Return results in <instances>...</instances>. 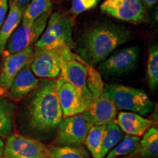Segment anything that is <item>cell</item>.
<instances>
[{"label": "cell", "mask_w": 158, "mask_h": 158, "mask_svg": "<svg viewBox=\"0 0 158 158\" xmlns=\"http://www.w3.org/2000/svg\"><path fill=\"white\" fill-rule=\"evenodd\" d=\"M29 95L23 110L27 127L35 135H48L63 119L56 89V81L43 78Z\"/></svg>", "instance_id": "obj_1"}, {"label": "cell", "mask_w": 158, "mask_h": 158, "mask_svg": "<svg viewBox=\"0 0 158 158\" xmlns=\"http://www.w3.org/2000/svg\"><path fill=\"white\" fill-rule=\"evenodd\" d=\"M130 38L131 33L123 25L111 22L97 23L81 34L76 45L77 54L94 67Z\"/></svg>", "instance_id": "obj_2"}, {"label": "cell", "mask_w": 158, "mask_h": 158, "mask_svg": "<svg viewBox=\"0 0 158 158\" xmlns=\"http://www.w3.org/2000/svg\"><path fill=\"white\" fill-rule=\"evenodd\" d=\"M74 19L72 16L56 12L50 15L42 35L33 45L34 51L70 47L73 43Z\"/></svg>", "instance_id": "obj_3"}, {"label": "cell", "mask_w": 158, "mask_h": 158, "mask_svg": "<svg viewBox=\"0 0 158 158\" xmlns=\"http://www.w3.org/2000/svg\"><path fill=\"white\" fill-rule=\"evenodd\" d=\"M103 95L111 101L117 110H124L147 115L153 109V102L143 90L120 84L104 86Z\"/></svg>", "instance_id": "obj_4"}, {"label": "cell", "mask_w": 158, "mask_h": 158, "mask_svg": "<svg viewBox=\"0 0 158 158\" xmlns=\"http://www.w3.org/2000/svg\"><path fill=\"white\" fill-rule=\"evenodd\" d=\"M89 64L73 52L70 47H65L61 59L62 77L70 82L78 90L86 103L89 106L92 95L88 88Z\"/></svg>", "instance_id": "obj_5"}, {"label": "cell", "mask_w": 158, "mask_h": 158, "mask_svg": "<svg viewBox=\"0 0 158 158\" xmlns=\"http://www.w3.org/2000/svg\"><path fill=\"white\" fill-rule=\"evenodd\" d=\"M50 15L51 13H47L30 24L21 23L7 40L2 55L5 57L33 46L44 31Z\"/></svg>", "instance_id": "obj_6"}, {"label": "cell", "mask_w": 158, "mask_h": 158, "mask_svg": "<svg viewBox=\"0 0 158 158\" xmlns=\"http://www.w3.org/2000/svg\"><path fill=\"white\" fill-rule=\"evenodd\" d=\"M104 84L102 80L96 81L89 86L92 95V101L87 110L83 114L92 125H103L114 121L117 108L109 99L103 95Z\"/></svg>", "instance_id": "obj_7"}, {"label": "cell", "mask_w": 158, "mask_h": 158, "mask_svg": "<svg viewBox=\"0 0 158 158\" xmlns=\"http://www.w3.org/2000/svg\"><path fill=\"white\" fill-rule=\"evenodd\" d=\"M92 126L89 120L83 113L64 118L57 127L56 146H82Z\"/></svg>", "instance_id": "obj_8"}, {"label": "cell", "mask_w": 158, "mask_h": 158, "mask_svg": "<svg viewBox=\"0 0 158 158\" xmlns=\"http://www.w3.org/2000/svg\"><path fill=\"white\" fill-rule=\"evenodd\" d=\"M104 13L133 23L149 22V15L140 0H105L100 5Z\"/></svg>", "instance_id": "obj_9"}, {"label": "cell", "mask_w": 158, "mask_h": 158, "mask_svg": "<svg viewBox=\"0 0 158 158\" xmlns=\"http://www.w3.org/2000/svg\"><path fill=\"white\" fill-rule=\"evenodd\" d=\"M2 158H51L48 147L34 138L19 134L10 135Z\"/></svg>", "instance_id": "obj_10"}, {"label": "cell", "mask_w": 158, "mask_h": 158, "mask_svg": "<svg viewBox=\"0 0 158 158\" xmlns=\"http://www.w3.org/2000/svg\"><path fill=\"white\" fill-rule=\"evenodd\" d=\"M139 56L140 48L137 46L115 51L101 62L100 73L106 78L127 74L136 68Z\"/></svg>", "instance_id": "obj_11"}, {"label": "cell", "mask_w": 158, "mask_h": 158, "mask_svg": "<svg viewBox=\"0 0 158 158\" xmlns=\"http://www.w3.org/2000/svg\"><path fill=\"white\" fill-rule=\"evenodd\" d=\"M64 48L33 51L30 68L35 76L45 79L58 77L60 74L61 59Z\"/></svg>", "instance_id": "obj_12"}, {"label": "cell", "mask_w": 158, "mask_h": 158, "mask_svg": "<svg viewBox=\"0 0 158 158\" xmlns=\"http://www.w3.org/2000/svg\"><path fill=\"white\" fill-rule=\"evenodd\" d=\"M56 89L63 118L77 115L87 110L88 105L78 90L63 77L61 76L57 79Z\"/></svg>", "instance_id": "obj_13"}, {"label": "cell", "mask_w": 158, "mask_h": 158, "mask_svg": "<svg viewBox=\"0 0 158 158\" xmlns=\"http://www.w3.org/2000/svg\"><path fill=\"white\" fill-rule=\"evenodd\" d=\"M33 46L17 54L5 56L0 71V96L6 95L12 83L19 71L26 64L31 62L33 56Z\"/></svg>", "instance_id": "obj_14"}, {"label": "cell", "mask_w": 158, "mask_h": 158, "mask_svg": "<svg viewBox=\"0 0 158 158\" xmlns=\"http://www.w3.org/2000/svg\"><path fill=\"white\" fill-rule=\"evenodd\" d=\"M40 80L31 70L30 62L25 65L12 83L7 95L14 101H19L37 87Z\"/></svg>", "instance_id": "obj_15"}, {"label": "cell", "mask_w": 158, "mask_h": 158, "mask_svg": "<svg viewBox=\"0 0 158 158\" xmlns=\"http://www.w3.org/2000/svg\"><path fill=\"white\" fill-rule=\"evenodd\" d=\"M116 123L127 135L141 137L152 125V121L134 112H120Z\"/></svg>", "instance_id": "obj_16"}, {"label": "cell", "mask_w": 158, "mask_h": 158, "mask_svg": "<svg viewBox=\"0 0 158 158\" xmlns=\"http://www.w3.org/2000/svg\"><path fill=\"white\" fill-rule=\"evenodd\" d=\"M23 13V10L13 0H9V11L0 28V55L2 54L7 40L21 23Z\"/></svg>", "instance_id": "obj_17"}, {"label": "cell", "mask_w": 158, "mask_h": 158, "mask_svg": "<svg viewBox=\"0 0 158 158\" xmlns=\"http://www.w3.org/2000/svg\"><path fill=\"white\" fill-rule=\"evenodd\" d=\"M135 154L142 158L157 157L158 155V130L150 127L140 140Z\"/></svg>", "instance_id": "obj_18"}, {"label": "cell", "mask_w": 158, "mask_h": 158, "mask_svg": "<svg viewBox=\"0 0 158 158\" xmlns=\"http://www.w3.org/2000/svg\"><path fill=\"white\" fill-rule=\"evenodd\" d=\"M15 106L13 102L0 96V137L7 138L13 128Z\"/></svg>", "instance_id": "obj_19"}, {"label": "cell", "mask_w": 158, "mask_h": 158, "mask_svg": "<svg viewBox=\"0 0 158 158\" xmlns=\"http://www.w3.org/2000/svg\"><path fill=\"white\" fill-rule=\"evenodd\" d=\"M52 6V0H31L23 11L21 23L30 24L33 23L42 15L51 13Z\"/></svg>", "instance_id": "obj_20"}, {"label": "cell", "mask_w": 158, "mask_h": 158, "mask_svg": "<svg viewBox=\"0 0 158 158\" xmlns=\"http://www.w3.org/2000/svg\"><path fill=\"white\" fill-rule=\"evenodd\" d=\"M124 136L123 131L115 121L106 124L102 142V158H105L108 152L123 139Z\"/></svg>", "instance_id": "obj_21"}, {"label": "cell", "mask_w": 158, "mask_h": 158, "mask_svg": "<svg viewBox=\"0 0 158 158\" xmlns=\"http://www.w3.org/2000/svg\"><path fill=\"white\" fill-rule=\"evenodd\" d=\"M105 128L106 124L92 125L84 141L93 158H102V142Z\"/></svg>", "instance_id": "obj_22"}, {"label": "cell", "mask_w": 158, "mask_h": 158, "mask_svg": "<svg viewBox=\"0 0 158 158\" xmlns=\"http://www.w3.org/2000/svg\"><path fill=\"white\" fill-rule=\"evenodd\" d=\"M147 79L149 87L152 91L158 86V46L154 43L149 48L147 68Z\"/></svg>", "instance_id": "obj_23"}, {"label": "cell", "mask_w": 158, "mask_h": 158, "mask_svg": "<svg viewBox=\"0 0 158 158\" xmlns=\"http://www.w3.org/2000/svg\"><path fill=\"white\" fill-rule=\"evenodd\" d=\"M51 158H91L87 150L82 146L79 147H48Z\"/></svg>", "instance_id": "obj_24"}, {"label": "cell", "mask_w": 158, "mask_h": 158, "mask_svg": "<svg viewBox=\"0 0 158 158\" xmlns=\"http://www.w3.org/2000/svg\"><path fill=\"white\" fill-rule=\"evenodd\" d=\"M140 140V137L138 136L124 135L123 139L108 152L105 158H117L120 156L132 154L138 147Z\"/></svg>", "instance_id": "obj_25"}, {"label": "cell", "mask_w": 158, "mask_h": 158, "mask_svg": "<svg viewBox=\"0 0 158 158\" xmlns=\"http://www.w3.org/2000/svg\"><path fill=\"white\" fill-rule=\"evenodd\" d=\"M101 0H73L69 13L72 15H79L97 7Z\"/></svg>", "instance_id": "obj_26"}, {"label": "cell", "mask_w": 158, "mask_h": 158, "mask_svg": "<svg viewBox=\"0 0 158 158\" xmlns=\"http://www.w3.org/2000/svg\"><path fill=\"white\" fill-rule=\"evenodd\" d=\"M9 0H0V28L8 13Z\"/></svg>", "instance_id": "obj_27"}, {"label": "cell", "mask_w": 158, "mask_h": 158, "mask_svg": "<svg viewBox=\"0 0 158 158\" xmlns=\"http://www.w3.org/2000/svg\"><path fill=\"white\" fill-rule=\"evenodd\" d=\"M146 9H151L155 5H157L158 0H140Z\"/></svg>", "instance_id": "obj_28"}, {"label": "cell", "mask_w": 158, "mask_h": 158, "mask_svg": "<svg viewBox=\"0 0 158 158\" xmlns=\"http://www.w3.org/2000/svg\"><path fill=\"white\" fill-rule=\"evenodd\" d=\"M31 0H13V2L19 6V7L23 11L27 8V7L30 2Z\"/></svg>", "instance_id": "obj_29"}, {"label": "cell", "mask_w": 158, "mask_h": 158, "mask_svg": "<svg viewBox=\"0 0 158 158\" xmlns=\"http://www.w3.org/2000/svg\"><path fill=\"white\" fill-rule=\"evenodd\" d=\"M4 147H5V143L1 138H0V158H2L3 152H4Z\"/></svg>", "instance_id": "obj_30"}]
</instances>
